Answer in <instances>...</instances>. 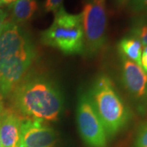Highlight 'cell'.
Segmentation results:
<instances>
[{
    "label": "cell",
    "instance_id": "obj_1",
    "mask_svg": "<svg viewBox=\"0 0 147 147\" xmlns=\"http://www.w3.org/2000/svg\"><path fill=\"white\" fill-rule=\"evenodd\" d=\"M12 110L25 119L55 122L64 109V98L53 81L42 77L23 79L11 93Z\"/></svg>",
    "mask_w": 147,
    "mask_h": 147
},
{
    "label": "cell",
    "instance_id": "obj_2",
    "mask_svg": "<svg viewBox=\"0 0 147 147\" xmlns=\"http://www.w3.org/2000/svg\"><path fill=\"white\" fill-rule=\"evenodd\" d=\"M88 94L108 137L115 136L127 125L130 111L110 77H97Z\"/></svg>",
    "mask_w": 147,
    "mask_h": 147
},
{
    "label": "cell",
    "instance_id": "obj_3",
    "mask_svg": "<svg viewBox=\"0 0 147 147\" xmlns=\"http://www.w3.org/2000/svg\"><path fill=\"white\" fill-rule=\"evenodd\" d=\"M42 44L57 49L65 55L83 54L84 34L82 13L72 14L62 6L55 13L48 29L41 33Z\"/></svg>",
    "mask_w": 147,
    "mask_h": 147
},
{
    "label": "cell",
    "instance_id": "obj_4",
    "mask_svg": "<svg viewBox=\"0 0 147 147\" xmlns=\"http://www.w3.org/2000/svg\"><path fill=\"white\" fill-rule=\"evenodd\" d=\"M83 16L84 53L93 57L100 52L106 42L107 12L105 0H85Z\"/></svg>",
    "mask_w": 147,
    "mask_h": 147
},
{
    "label": "cell",
    "instance_id": "obj_5",
    "mask_svg": "<svg viewBox=\"0 0 147 147\" xmlns=\"http://www.w3.org/2000/svg\"><path fill=\"white\" fill-rule=\"evenodd\" d=\"M35 46L29 34L12 21H7L0 33V65L13 59L34 61Z\"/></svg>",
    "mask_w": 147,
    "mask_h": 147
},
{
    "label": "cell",
    "instance_id": "obj_6",
    "mask_svg": "<svg viewBox=\"0 0 147 147\" xmlns=\"http://www.w3.org/2000/svg\"><path fill=\"white\" fill-rule=\"evenodd\" d=\"M76 119L80 136L88 146H107L108 136L88 92L79 95Z\"/></svg>",
    "mask_w": 147,
    "mask_h": 147
},
{
    "label": "cell",
    "instance_id": "obj_7",
    "mask_svg": "<svg viewBox=\"0 0 147 147\" xmlns=\"http://www.w3.org/2000/svg\"><path fill=\"white\" fill-rule=\"evenodd\" d=\"M122 82L142 113L147 110V74L142 66L122 57Z\"/></svg>",
    "mask_w": 147,
    "mask_h": 147
},
{
    "label": "cell",
    "instance_id": "obj_8",
    "mask_svg": "<svg viewBox=\"0 0 147 147\" xmlns=\"http://www.w3.org/2000/svg\"><path fill=\"white\" fill-rule=\"evenodd\" d=\"M57 142L56 131L42 121L22 119L19 147H55Z\"/></svg>",
    "mask_w": 147,
    "mask_h": 147
},
{
    "label": "cell",
    "instance_id": "obj_9",
    "mask_svg": "<svg viewBox=\"0 0 147 147\" xmlns=\"http://www.w3.org/2000/svg\"><path fill=\"white\" fill-rule=\"evenodd\" d=\"M22 117L11 108L3 109L0 116L2 147H19Z\"/></svg>",
    "mask_w": 147,
    "mask_h": 147
},
{
    "label": "cell",
    "instance_id": "obj_10",
    "mask_svg": "<svg viewBox=\"0 0 147 147\" xmlns=\"http://www.w3.org/2000/svg\"><path fill=\"white\" fill-rule=\"evenodd\" d=\"M38 8L37 0H16L11 6V21L17 25L31 20Z\"/></svg>",
    "mask_w": 147,
    "mask_h": 147
},
{
    "label": "cell",
    "instance_id": "obj_11",
    "mask_svg": "<svg viewBox=\"0 0 147 147\" xmlns=\"http://www.w3.org/2000/svg\"><path fill=\"white\" fill-rule=\"evenodd\" d=\"M121 57L128 59L141 66L143 46L137 38L128 35L121 39L118 44Z\"/></svg>",
    "mask_w": 147,
    "mask_h": 147
},
{
    "label": "cell",
    "instance_id": "obj_12",
    "mask_svg": "<svg viewBox=\"0 0 147 147\" xmlns=\"http://www.w3.org/2000/svg\"><path fill=\"white\" fill-rule=\"evenodd\" d=\"M130 34L142 42L143 47L147 46V15L138 16L132 21Z\"/></svg>",
    "mask_w": 147,
    "mask_h": 147
},
{
    "label": "cell",
    "instance_id": "obj_13",
    "mask_svg": "<svg viewBox=\"0 0 147 147\" xmlns=\"http://www.w3.org/2000/svg\"><path fill=\"white\" fill-rule=\"evenodd\" d=\"M127 6L131 13L137 16L147 15V0H130Z\"/></svg>",
    "mask_w": 147,
    "mask_h": 147
},
{
    "label": "cell",
    "instance_id": "obj_14",
    "mask_svg": "<svg viewBox=\"0 0 147 147\" xmlns=\"http://www.w3.org/2000/svg\"><path fill=\"white\" fill-rule=\"evenodd\" d=\"M134 147H147V121L141 123L137 129Z\"/></svg>",
    "mask_w": 147,
    "mask_h": 147
},
{
    "label": "cell",
    "instance_id": "obj_15",
    "mask_svg": "<svg viewBox=\"0 0 147 147\" xmlns=\"http://www.w3.org/2000/svg\"><path fill=\"white\" fill-rule=\"evenodd\" d=\"M64 0H45L43 3V11L44 12H54L56 13L61 7Z\"/></svg>",
    "mask_w": 147,
    "mask_h": 147
},
{
    "label": "cell",
    "instance_id": "obj_16",
    "mask_svg": "<svg viewBox=\"0 0 147 147\" xmlns=\"http://www.w3.org/2000/svg\"><path fill=\"white\" fill-rule=\"evenodd\" d=\"M141 66L147 74V46L143 47L142 59H141Z\"/></svg>",
    "mask_w": 147,
    "mask_h": 147
},
{
    "label": "cell",
    "instance_id": "obj_17",
    "mask_svg": "<svg viewBox=\"0 0 147 147\" xmlns=\"http://www.w3.org/2000/svg\"><path fill=\"white\" fill-rule=\"evenodd\" d=\"M7 16V12L3 10H2V9H0V33L2 32V30L4 26L5 23L7 22V20H6Z\"/></svg>",
    "mask_w": 147,
    "mask_h": 147
},
{
    "label": "cell",
    "instance_id": "obj_18",
    "mask_svg": "<svg viewBox=\"0 0 147 147\" xmlns=\"http://www.w3.org/2000/svg\"><path fill=\"white\" fill-rule=\"evenodd\" d=\"M115 6L118 9H122L123 7H126L130 0H113Z\"/></svg>",
    "mask_w": 147,
    "mask_h": 147
},
{
    "label": "cell",
    "instance_id": "obj_19",
    "mask_svg": "<svg viewBox=\"0 0 147 147\" xmlns=\"http://www.w3.org/2000/svg\"><path fill=\"white\" fill-rule=\"evenodd\" d=\"M15 1H16V0H1V4H2V3H6V4L13 3Z\"/></svg>",
    "mask_w": 147,
    "mask_h": 147
},
{
    "label": "cell",
    "instance_id": "obj_20",
    "mask_svg": "<svg viewBox=\"0 0 147 147\" xmlns=\"http://www.w3.org/2000/svg\"><path fill=\"white\" fill-rule=\"evenodd\" d=\"M3 110V99L0 98V113H2Z\"/></svg>",
    "mask_w": 147,
    "mask_h": 147
},
{
    "label": "cell",
    "instance_id": "obj_21",
    "mask_svg": "<svg viewBox=\"0 0 147 147\" xmlns=\"http://www.w3.org/2000/svg\"><path fill=\"white\" fill-rule=\"evenodd\" d=\"M1 115H2V113H0V116H1ZM0 147H2V146H1V140H0Z\"/></svg>",
    "mask_w": 147,
    "mask_h": 147
},
{
    "label": "cell",
    "instance_id": "obj_22",
    "mask_svg": "<svg viewBox=\"0 0 147 147\" xmlns=\"http://www.w3.org/2000/svg\"><path fill=\"white\" fill-rule=\"evenodd\" d=\"M0 4H1V0H0Z\"/></svg>",
    "mask_w": 147,
    "mask_h": 147
},
{
    "label": "cell",
    "instance_id": "obj_23",
    "mask_svg": "<svg viewBox=\"0 0 147 147\" xmlns=\"http://www.w3.org/2000/svg\"><path fill=\"white\" fill-rule=\"evenodd\" d=\"M0 98H2V97H1V96H0Z\"/></svg>",
    "mask_w": 147,
    "mask_h": 147
}]
</instances>
